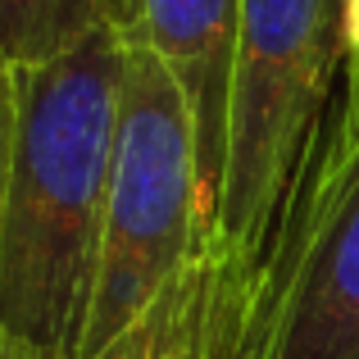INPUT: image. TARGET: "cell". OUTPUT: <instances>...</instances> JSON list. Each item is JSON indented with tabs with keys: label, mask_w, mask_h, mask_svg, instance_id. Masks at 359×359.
Masks as SVG:
<instances>
[{
	"label": "cell",
	"mask_w": 359,
	"mask_h": 359,
	"mask_svg": "<svg viewBox=\"0 0 359 359\" xmlns=\"http://www.w3.org/2000/svg\"><path fill=\"white\" fill-rule=\"evenodd\" d=\"M0 359H27V355H18V351H14V346H9V341H5V337H0Z\"/></svg>",
	"instance_id": "9"
},
{
	"label": "cell",
	"mask_w": 359,
	"mask_h": 359,
	"mask_svg": "<svg viewBox=\"0 0 359 359\" xmlns=\"http://www.w3.org/2000/svg\"><path fill=\"white\" fill-rule=\"evenodd\" d=\"M123 14L128 0H0V60L9 69L50 60Z\"/></svg>",
	"instance_id": "7"
},
{
	"label": "cell",
	"mask_w": 359,
	"mask_h": 359,
	"mask_svg": "<svg viewBox=\"0 0 359 359\" xmlns=\"http://www.w3.org/2000/svg\"><path fill=\"white\" fill-rule=\"evenodd\" d=\"M346 91V0H245L210 245L273 318L314 232Z\"/></svg>",
	"instance_id": "2"
},
{
	"label": "cell",
	"mask_w": 359,
	"mask_h": 359,
	"mask_svg": "<svg viewBox=\"0 0 359 359\" xmlns=\"http://www.w3.org/2000/svg\"><path fill=\"white\" fill-rule=\"evenodd\" d=\"M205 241L210 214L187 100L164 64L128 36L105 245L82 359L109 351L137 318H146L187 273V264L205 250Z\"/></svg>",
	"instance_id": "3"
},
{
	"label": "cell",
	"mask_w": 359,
	"mask_h": 359,
	"mask_svg": "<svg viewBox=\"0 0 359 359\" xmlns=\"http://www.w3.org/2000/svg\"><path fill=\"white\" fill-rule=\"evenodd\" d=\"M9 146H14V69L0 60V219H5V182H9Z\"/></svg>",
	"instance_id": "8"
},
{
	"label": "cell",
	"mask_w": 359,
	"mask_h": 359,
	"mask_svg": "<svg viewBox=\"0 0 359 359\" xmlns=\"http://www.w3.org/2000/svg\"><path fill=\"white\" fill-rule=\"evenodd\" d=\"M259 359H359V146L327 155L314 232L264 327Z\"/></svg>",
	"instance_id": "4"
},
{
	"label": "cell",
	"mask_w": 359,
	"mask_h": 359,
	"mask_svg": "<svg viewBox=\"0 0 359 359\" xmlns=\"http://www.w3.org/2000/svg\"><path fill=\"white\" fill-rule=\"evenodd\" d=\"M264 327L259 296L205 241L164 300L91 359H259Z\"/></svg>",
	"instance_id": "6"
},
{
	"label": "cell",
	"mask_w": 359,
	"mask_h": 359,
	"mask_svg": "<svg viewBox=\"0 0 359 359\" xmlns=\"http://www.w3.org/2000/svg\"><path fill=\"white\" fill-rule=\"evenodd\" d=\"M123 69V23L14 69L0 337L27 359H82L105 245Z\"/></svg>",
	"instance_id": "1"
},
{
	"label": "cell",
	"mask_w": 359,
	"mask_h": 359,
	"mask_svg": "<svg viewBox=\"0 0 359 359\" xmlns=\"http://www.w3.org/2000/svg\"><path fill=\"white\" fill-rule=\"evenodd\" d=\"M241 9L245 0H128V14H123V32L164 64V73L187 100L210 223H214V201H219V177H223Z\"/></svg>",
	"instance_id": "5"
}]
</instances>
